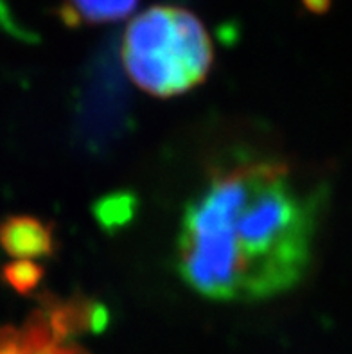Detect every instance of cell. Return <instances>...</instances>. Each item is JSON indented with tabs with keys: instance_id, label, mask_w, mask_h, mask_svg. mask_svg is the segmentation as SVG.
Instances as JSON below:
<instances>
[{
	"instance_id": "9",
	"label": "cell",
	"mask_w": 352,
	"mask_h": 354,
	"mask_svg": "<svg viewBox=\"0 0 352 354\" xmlns=\"http://www.w3.org/2000/svg\"><path fill=\"white\" fill-rule=\"evenodd\" d=\"M304 4L313 13H326L327 9H329L331 0H304Z\"/></svg>"
},
{
	"instance_id": "4",
	"label": "cell",
	"mask_w": 352,
	"mask_h": 354,
	"mask_svg": "<svg viewBox=\"0 0 352 354\" xmlns=\"http://www.w3.org/2000/svg\"><path fill=\"white\" fill-rule=\"evenodd\" d=\"M38 308L44 310L54 328L58 329L63 337L74 342L85 333L104 331L110 322L106 306L85 297L83 293H74L67 299L56 297L53 293H44L40 297Z\"/></svg>"
},
{
	"instance_id": "7",
	"label": "cell",
	"mask_w": 352,
	"mask_h": 354,
	"mask_svg": "<svg viewBox=\"0 0 352 354\" xmlns=\"http://www.w3.org/2000/svg\"><path fill=\"white\" fill-rule=\"evenodd\" d=\"M138 200L129 191H115L94 203L92 214L99 227L106 232H117L135 220Z\"/></svg>"
},
{
	"instance_id": "6",
	"label": "cell",
	"mask_w": 352,
	"mask_h": 354,
	"mask_svg": "<svg viewBox=\"0 0 352 354\" xmlns=\"http://www.w3.org/2000/svg\"><path fill=\"white\" fill-rule=\"evenodd\" d=\"M137 4L138 0H63L59 15L68 27L101 26L124 20Z\"/></svg>"
},
{
	"instance_id": "3",
	"label": "cell",
	"mask_w": 352,
	"mask_h": 354,
	"mask_svg": "<svg viewBox=\"0 0 352 354\" xmlns=\"http://www.w3.org/2000/svg\"><path fill=\"white\" fill-rule=\"evenodd\" d=\"M0 354H89L54 328L41 308L22 326H0Z\"/></svg>"
},
{
	"instance_id": "5",
	"label": "cell",
	"mask_w": 352,
	"mask_h": 354,
	"mask_svg": "<svg viewBox=\"0 0 352 354\" xmlns=\"http://www.w3.org/2000/svg\"><path fill=\"white\" fill-rule=\"evenodd\" d=\"M0 248L15 259L53 257L58 248L54 227L29 214L6 216L0 220Z\"/></svg>"
},
{
	"instance_id": "2",
	"label": "cell",
	"mask_w": 352,
	"mask_h": 354,
	"mask_svg": "<svg viewBox=\"0 0 352 354\" xmlns=\"http://www.w3.org/2000/svg\"><path fill=\"white\" fill-rule=\"evenodd\" d=\"M120 59L138 88L158 99L201 85L214 63V47L196 15L160 4L131 20L120 40Z\"/></svg>"
},
{
	"instance_id": "1",
	"label": "cell",
	"mask_w": 352,
	"mask_h": 354,
	"mask_svg": "<svg viewBox=\"0 0 352 354\" xmlns=\"http://www.w3.org/2000/svg\"><path fill=\"white\" fill-rule=\"evenodd\" d=\"M327 200L286 162L250 158L216 169L183 211L180 279L221 302L268 301L302 283Z\"/></svg>"
},
{
	"instance_id": "8",
	"label": "cell",
	"mask_w": 352,
	"mask_h": 354,
	"mask_svg": "<svg viewBox=\"0 0 352 354\" xmlns=\"http://www.w3.org/2000/svg\"><path fill=\"white\" fill-rule=\"evenodd\" d=\"M45 277V268L33 259L11 261L2 268V281L18 295H31Z\"/></svg>"
}]
</instances>
